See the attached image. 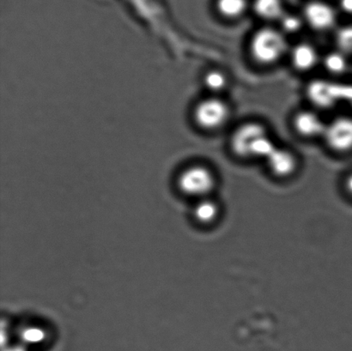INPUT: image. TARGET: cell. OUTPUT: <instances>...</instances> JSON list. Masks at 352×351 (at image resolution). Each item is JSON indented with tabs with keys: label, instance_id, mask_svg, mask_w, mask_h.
Segmentation results:
<instances>
[{
	"label": "cell",
	"instance_id": "6da1fadb",
	"mask_svg": "<svg viewBox=\"0 0 352 351\" xmlns=\"http://www.w3.org/2000/svg\"><path fill=\"white\" fill-rule=\"evenodd\" d=\"M288 51L285 34L272 27H262L252 36L250 53L258 64L272 65L281 60Z\"/></svg>",
	"mask_w": 352,
	"mask_h": 351
},
{
	"label": "cell",
	"instance_id": "7a4b0ae2",
	"mask_svg": "<svg viewBox=\"0 0 352 351\" xmlns=\"http://www.w3.org/2000/svg\"><path fill=\"white\" fill-rule=\"evenodd\" d=\"M215 174L210 168L195 165L186 168L179 174V188L182 192L189 196L200 199L209 197L210 192L216 187Z\"/></svg>",
	"mask_w": 352,
	"mask_h": 351
},
{
	"label": "cell",
	"instance_id": "3957f363",
	"mask_svg": "<svg viewBox=\"0 0 352 351\" xmlns=\"http://www.w3.org/2000/svg\"><path fill=\"white\" fill-rule=\"evenodd\" d=\"M230 109L223 100L216 96L200 101L193 111L197 125L206 131H215L226 125L230 119Z\"/></svg>",
	"mask_w": 352,
	"mask_h": 351
},
{
	"label": "cell",
	"instance_id": "277c9868",
	"mask_svg": "<svg viewBox=\"0 0 352 351\" xmlns=\"http://www.w3.org/2000/svg\"><path fill=\"white\" fill-rule=\"evenodd\" d=\"M327 146L338 153L352 150V118L349 116L338 117L326 126L323 134Z\"/></svg>",
	"mask_w": 352,
	"mask_h": 351
},
{
	"label": "cell",
	"instance_id": "5b68a950",
	"mask_svg": "<svg viewBox=\"0 0 352 351\" xmlns=\"http://www.w3.org/2000/svg\"><path fill=\"white\" fill-rule=\"evenodd\" d=\"M267 132L260 123L248 122L238 127L230 139L231 150L241 158H250V151L255 142Z\"/></svg>",
	"mask_w": 352,
	"mask_h": 351
},
{
	"label": "cell",
	"instance_id": "8992f818",
	"mask_svg": "<svg viewBox=\"0 0 352 351\" xmlns=\"http://www.w3.org/2000/svg\"><path fill=\"white\" fill-rule=\"evenodd\" d=\"M346 85L316 80L308 87V96L313 103L322 108H331L340 101H344Z\"/></svg>",
	"mask_w": 352,
	"mask_h": 351
},
{
	"label": "cell",
	"instance_id": "52a82bcc",
	"mask_svg": "<svg viewBox=\"0 0 352 351\" xmlns=\"http://www.w3.org/2000/svg\"><path fill=\"white\" fill-rule=\"evenodd\" d=\"M305 21L313 30L327 31L332 29L337 22L336 10L329 3L322 1L310 2L303 12Z\"/></svg>",
	"mask_w": 352,
	"mask_h": 351
},
{
	"label": "cell",
	"instance_id": "ba28073f",
	"mask_svg": "<svg viewBox=\"0 0 352 351\" xmlns=\"http://www.w3.org/2000/svg\"><path fill=\"white\" fill-rule=\"evenodd\" d=\"M293 126L296 132L305 137H316L323 136L327 124L316 112L311 110H302L294 116Z\"/></svg>",
	"mask_w": 352,
	"mask_h": 351
},
{
	"label": "cell",
	"instance_id": "9c48e42d",
	"mask_svg": "<svg viewBox=\"0 0 352 351\" xmlns=\"http://www.w3.org/2000/svg\"><path fill=\"white\" fill-rule=\"evenodd\" d=\"M265 161L269 170L278 178L291 177L298 166V159L292 151L278 147Z\"/></svg>",
	"mask_w": 352,
	"mask_h": 351
},
{
	"label": "cell",
	"instance_id": "30bf717a",
	"mask_svg": "<svg viewBox=\"0 0 352 351\" xmlns=\"http://www.w3.org/2000/svg\"><path fill=\"white\" fill-rule=\"evenodd\" d=\"M291 58L293 67L300 71H309L319 62V54L313 45L302 43L292 48Z\"/></svg>",
	"mask_w": 352,
	"mask_h": 351
},
{
	"label": "cell",
	"instance_id": "8fae6325",
	"mask_svg": "<svg viewBox=\"0 0 352 351\" xmlns=\"http://www.w3.org/2000/svg\"><path fill=\"white\" fill-rule=\"evenodd\" d=\"M193 215L201 225H209L215 223L220 216L219 203L209 197L200 199L195 206Z\"/></svg>",
	"mask_w": 352,
	"mask_h": 351
},
{
	"label": "cell",
	"instance_id": "7c38bea8",
	"mask_svg": "<svg viewBox=\"0 0 352 351\" xmlns=\"http://www.w3.org/2000/svg\"><path fill=\"white\" fill-rule=\"evenodd\" d=\"M254 10L256 15L265 20H279L285 10L282 0H254Z\"/></svg>",
	"mask_w": 352,
	"mask_h": 351
},
{
	"label": "cell",
	"instance_id": "4fadbf2b",
	"mask_svg": "<svg viewBox=\"0 0 352 351\" xmlns=\"http://www.w3.org/2000/svg\"><path fill=\"white\" fill-rule=\"evenodd\" d=\"M247 0H217V9L226 19H239L246 12Z\"/></svg>",
	"mask_w": 352,
	"mask_h": 351
},
{
	"label": "cell",
	"instance_id": "5bb4252c",
	"mask_svg": "<svg viewBox=\"0 0 352 351\" xmlns=\"http://www.w3.org/2000/svg\"><path fill=\"white\" fill-rule=\"evenodd\" d=\"M324 67L331 74L342 75L347 71V55L341 51L331 52L324 58Z\"/></svg>",
	"mask_w": 352,
	"mask_h": 351
},
{
	"label": "cell",
	"instance_id": "9a60e30c",
	"mask_svg": "<svg viewBox=\"0 0 352 351\" xmlns=\"http://www.w3.org/2000/svg\"><path fill=\"white\" fill-rule=\"evenodd\" d=\"M204 84L207 89L217 94V93L222 92L227 88L229 80L227 76L223 71L219 70H212L205 75L204 77Z\"/></svg>",
	"mask_w": 352,
	"mask_h": 351
},
{
	"label": "cell",
	"instance_id": "2e32d148",
	"mask_svg": "<svg viewBox=\"0 0 352 351\" xmlns=\"http://www.w3.org/2000/svg\"><path fill=\"white\" fill-rule=\"evenodd\" d=\"M277 146H275L274 141L271 137L267 135L261 137L252 147L250 151V157L263 158L267 159L272 153L276 150Z\"/></svg>",
	"mask_w": 352,
	"mask_h": 351
},
{
	"label": "cell",
	"instance_id": "e0dca14e",
	"mask_svg": "<svg viewBox=\"0 0 352 351\" xmlns=\"http://www.w3.org/2000/svg\"><path fill=\"white\" fill-rule=\"evenodd\" d=\"M283 33L296 34L302 30L303 19L294 15V14H286L279 19Z\"/></svg>",
	"mask_w": 352,
	"mask_h": 351
},
{
	"label": "cell",
	"instance_id": "ac0fdd59",
	"mask_svg": "<svg viewBox=\"0 0 352 351\" xmlns=\"http://www.w3.org/2000/svg\"><path fill=\"white\" fill-rule=\"evenodd\" d=\"M336 43L340 51L352 55V25L346 26L338 31Z\"/></svg>",
	"mask_w": 352,
	"mask_h": 351
},
{
	"label": "cell",
	"instance_id": "d6986e66",
	"mask_svg": "<svg viewBox=\"0 0 352 351\" xmlns=\"http://www.w3.org/2000/svg\"><path fill=\"white\" fill-rule=\"evenodd\" d=\"M21 336L24 342L30 345H36L43 341L46 335L43 330L39 328H28L23 330Z\"/></svg>",
	"mask_w": 352,
	"mask_h": 351
},
{
	"label": "cell",
	"instance_id": "ffe728a7",
	"mask_svg": "<svg viewBox=\"0 0 352 351\" xmlns=\"http://www.w3.org/2000/svg\"><path fill=\"white\" fill-rule=\"evenodd\" d=\"M339 3L340 9L344 13L352 15V0H340Z\"/></svg>",
	"mask_w": 352,
	"mask_h": 351
},
{
	"label": "cell",
	"instance_id": "44dd1931",
	"mask_svg": "<svg viewBox=\"0 0 352 351\" xmlns=\"http://www.w3.org/2000/svg\"><path fill=\"white\" fill-rule=\"evenodd\" d=\"M344 101L349 102L352 106V86H346V95H344Z\"/></svg>",
	"mask_w": 352,
	"mask_h": 351
},
{
	"label": "cell",
	"instance_id": "7402d4cb",
	"mask_svg": "<svg viewBox=\"0 0 352 351\" xmlns=\"http://www.w3.org/2000/svg\"><path fill=\"white\" fill-rule=\"evenodd\" d=\"M344 185H346V191L352 196V174L348 175Z\"/></svg>",
	"mask_w": 352,
	"mask_h": 351
},
{
	"label": "cell",
	"instance_id": "603a6c76",
	"mask_svg": "<svg viewBox=\"0 0 352 351\" xmlns=\"http://www.w3.org/2000/svg\"><path fill=\"white\" fill-rule=\"evenodd\" d=\"M9 351H23V350L16 349V350H12Z\"/></svg>",
	"mask_w": 352,
	"mask_h": 351
}]
</instances>
